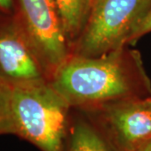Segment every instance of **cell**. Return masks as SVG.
I'll return each mask as SVG.
<instances>
[{
    "instance_id": "cell-5",
    "label": "cell",
    "mask_w": 151,
    "mask_h": 151,
    "mask_svg": "<svg viewBox=\"0 0 151 151\" xmlns=\"http://www.w3.org/2000/svg\"><path fill=\"white\" fill-rule=\"evenodd\" d=\"M19 4L17 17L51 78L55 70L69 57L68 40L56 1L19 0Z\"/></svg>"
},
{
    "instance_id": "cell-11",
    "label": "cell",
    "mask_w": 151,
    "mask_h": 151,
    "mask_svg": "<svg viewBox=\"0 0 151 151\" xmlns=\"http://www.w3.org/2000/svg\"><path fill=\"white\" fill-rule=\"evenodd\" d=\"M0 9L5 13H10L13 9V0H0Z\"/></svg>"
},
{
    "instance_id": "cell-12",
    "label": "cell",
    "mask_w": 151,
    "mask_h": 151,
    "mask_svg": "<svg viewBox=\"0 0 151 151\" xmlns=\"http://www.w3.org/2000/svg\"><path fill=\"white\" fill-rule=\"evenodd\" d=\"M137 151H151V139L145 143Z\"/></svg>"
},
{
    "instance_id": "cell-1",
    "label": "cell",
    "mask_w": 151,
    "mask_h": 151,
    "mask_svg": "<svg viewBox=\"0 0 151 151\" xmlns=\"http://www.w3.org/2000/svg\"><path fill=\"white\" fill-rule=\"evenodd\" d=\"M50 81L70 106L144 99L151 92L139 55L124 48L100 56H69Z\"/></svg>"
},
{
    "instance_id": "cell-4",
    "label": "cell",
    "mask_w": 151,
    "mask_h": 151,
    "mask_svg": "<svg viewBox=\"0 0 151 151\" xmlns=\"http://www.w3.org/2000/svg\"><path fill=\"white\" fill-rule=\"evenodd\" d=\"M50 80V72L17 15L0 18V83L13 89Z\"/></svg>"
},
{
    "instance_id": "cell-6",
    "label": "cell",
    "mask_w": 151,
    "mask_h": 151,
    "mask_svg": "<svg viewBox=\"0 0 151 151\" xmlns=\"http://www.w3.org/2000/svg\"><path fill=\"white\" fill-rule=\"evenodd\" d=\"M104 119L117 145L137 151L151 139V108L144 99H129L103 105Z\"/></svg>"
},
{
    "instance_id": "cell-13",
    "label": "cell",
    "mask_w": 151,
    "mask_h": 151,
    "mask_svg": "<svg viewBox=\"0 0 151 151\" xmlns=\"http://www.w3.org/2000/svg\"><path fill=\"white\" fill-rule=\"evenodd\" d=\"M145 103L150 106L151 108V97H147V98H145Z\"/></svg>"
},
{
    "instance_id": "cell-10",
    "label": "cell",
    "mask_w": 151,
    "mask_h": 151,
    "mask_svg": "<svg viewBox=\"0 0 151 151\" xmlns=\"http://www.w3.org/2000/svg\"><path fill=\"white\" fill-rule=\"evenodd\" d=\"M150 32H151V6L150 9L146 13L145 16L144 17V19L139 23V26L136 28V29L131 37L129 43L134 42L139 38L144 36L145 35Z\"/></svg>"
},
{
    "instance_id": "cell-8",
    "label": "cell",
    "mask_w": 151,
    "mask_h": 151,
    "mask_svg": "<svg viewBox=\"0 0 151 151\" xmlns=\"http://www.w3.org/2000/svg\"><path fill=\"white\" fill-rule=\"evenodd\" d=\"M70 151H113L90 124L80 121L72 130Z\"/></svg>"
},
{
    "instance_id": "cell-2",
    "label": "cell",
    "mask_w": 151,
    "mask_h": 151,
    "mask_svg": "<svg viewBox=\"0 0 151 151\" xmlns=\"http://www.w3.org/2000/svg\"><path fill=\"white\" fill-rule=\"evenodd\" d=\"M14 134L42 151H62L70 106L50 81L11 89Z\"/></svg>"
},
{
    "instance_id": "cell-3",
    "label": "cell",
    "mask_w": 151,
    "mask_h": 151,
    "mask_svg": "<svg viewBox=\"0 0 151 151\" xmlns=\"http://www.w3.org/2000/svg\"><path fill=\"white\" fill-rule=\"evenodd\" d=\"M151 6V0H94L76 54L100 56L124 48Z\"/></svg>"
},
{
    "instance_id": "cell-7",
    "label": "cell",
    "mask_w": 151,
    "mask_h": 151,
    "mask_svg": "<svg viewBox=\"0 0 151 151\" xmlns=\"http://www.w3.org/2000/svg\"><path fill=\"white\" fill-rule=\"evenodd\" d=\"M68 40L79 39L86 27L94 0H55Z\"/></svg>"
},
{
    "instance_id": "cell-9",
    "label": "cell",
    "mask_w": 151,
    "mask_h": 151,
    "mask_svg": "<svg viewBox=\"0 0 151 151\" xmlns=\"http://www.w3.org/2000/svg\"><path fill=\"white\" fill-rule=\"evenodd\" d=\"M14 134L11 89L0 83V134Z\"/></svg>"
}]
</instances>
